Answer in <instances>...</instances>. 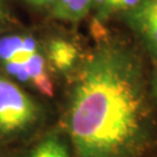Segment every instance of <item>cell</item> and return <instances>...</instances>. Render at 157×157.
Masks as SVG:
<instances>
[{
    "label": "cell",
    "mask_w": 157,
    "mask_h": 157,
    "mask_svg": "<svg viewBox=\"0 0 157 157\" xmlns=\"http://www.w3.org/2000/svg\"><path fill=\"white\" fill-rule=\"evenodd\" d=\"M76 67L64 114L75 156H146L157 142V118L139 51L102 40Z\"/></svg>",
    "instance_id": "cell-1"
},
{
    "label": "cell",
    "mask_w": 157,
    "mask_h": 157,
    "mask_svg": "<svg viewBox=\"0 0 157 157\" xmlns=\"http://www.w3.org/2000/svg\"><path fill=\"white\" fill-rule=\"evenodd\" d=\"M0 67L17 84L29 86L45 97L54 95L51 67L44 44L27 33L0 35Z\"/></svg>",
    "instance_id": "cell-2"
},
{
    "label": "cell",
    "mask_w": 157,
    "mask_h": 157,
    "mask_svg": "<svg viewBox=\"0 0 157 157\" xmlns=\"http://www.w3.org/2000/svg\"><path fill=\"white\" fill-rule=\"evenodd\" d=\"M41 117L37 101L20 84L0 73V137L22 136L36 127Z\"/></svg>",
    "instance_id": "cell-3"
},
{
    "label": "cell",
    "mask_w": 157,
    "mask_h": 157,
    "mask_svg": "<svg viewBox=\"0 0 157 157\" xmlns=\"http://www.w3.org/2000/svg\"><path fill=\"white\" fill-rule=\"evenodd\" d=\"M126 17L148 55L157 63V4L152 0H142Z\"/></svg>",
    "instance_id": "cell-4"
},
{
    "label": "cell",
    "mask_w": 157,
    "mask_h": 157,
    "mask_svg": "<svg viewBox=\"0 0 157 157\" xmlns=\"http://www.w3.org/2000/svg\"><path fill=\"white\" fill-rule=\"evenodd\" d=\"M47 59L51 70L67 73L72 71L78 64V49L72 42L56 37L44 44Z\"/></svg>",
    "instance_id": "cell-5"
},
{
    "label": "cell",
    "mask_w": 157,
    "mask_h": 157,
    "mask_svg": "<svg viewBox=\"0 0 157 157\" xmlns=\"http://www.w3.org/2000/svg\"><path fill=\"white\" fill-rule=\"evenodd\" d=\"M25 157H70V149L62 136L49 134L37 141Z\"/></svg>",
    "instance_id": "cell-6"
},
{
    "label": "cell",
    "mask_w": 157,
    "mask_h": 157,
    "mask_svg": "<svg viewBox=\"0 0 157 157\" xmlns=\"http://www.w3.org/2000/svg\"><path fill=\"white\" fill-rule=\"evenodd\" d=\"M91 10L92 0H58L51 14L62 21L78 22L90 13Z\"/></svg>",
    "instance_id": "cell-7"
},
{
    "label": "cell",
    "mask_w": 157,
    "mask_h": 157,
    "mask_svg": "<svg viewBox=\"0 0 157 157\" xmlns=\"http://www.w3.org/2000/svg\"><path fill=\"white\" fill-rule=\"evenodd\" d=\"M141 1L142 0H107V5L101 17L105 19L118 13H124L127 15L129 12H132L140 5Z\"/></svg>",
    "instance_id": "cell-8"
},
{
    "label": "cell",
    "mask_w": 157,
    "mask_h": 157,
    "mask_svg": "<svg viewBox=\"0 0 157 157\" xmlns=\"http://www.w3.org/2000/svg\"><path fill=\"white\" fill-rule=\"evenodd\" d=\"M11 21V14L5 0H0V30L5 28Z\"/></svg>",
    "instance_id": "cell-9"
},
{
    "label": "cell",
    "mask_w": 157,
    "mask_h": 157,
    "mask_svg": "<svg viewBox=\"0 0 157 157\" xmlns=\"http://www.w3.org/2000/svg\"><path fill=\"white\" fill-rule=\"evenodd\" d=\"M26 1L33 7L41 8V10H49L51 12L56 6L58 0H26Z\"/></svg>",
    "instance_id": "cell-10"
},
{
    "label": "cell",
    "mask_w": 157,
    "mask_h": 157,
    "mask_svg": "<svg viewBox=\"0 0 157 157\" xmlns=\"http://www.w3.org/2000/svg\"><path fill=\"white\" fill-rule=\"evenodd\" d=\"M150 92H151L152 100L155 102V105H157V70L154 73L152 78H150Z\"/></svg>",
    "instance_id": "cell-11"
},
{
    "label": "cell",
    "mask_w": 157,
    "mask_h": 157,
    "mask_svg": "<svg viewBox=\"0 0 157 157\" xmlns=\"http://www.w3.org/2000/svg\"><path fill=\"white\" fill-rule=\"evenodd\" d=\"M107 5V0H92V8H94L98 12L99 17H101L102 13L105 11V7Z\"/></svg>",
    "instance_id": "cell-12"
},
{
    "label": "cell",
    "mask_w": 157,
    "mask_h": 157,
    "mask_svg": "<svg viewBox=\"0 0 157 157\" xmlns=\"http://www.w3.org/2000/svg\"><path fill=\"white\" fill-rule=\"evenodd\" d=\"M156 157H157V156H156Z\"/></svg>",
    "instance_id": "cell-13"
}]
</instances>
